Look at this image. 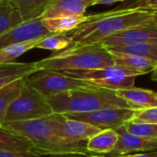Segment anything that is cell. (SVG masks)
Returning a JSON list of instances; mask_svg holds the SVG:
<instances>
[{
    "mask_svg": "<svg viewBox=\"0 0 157 157\" xmlns=\"http://www.w3.org/2000/svg\"><path fill=\"white\" fill-rule=\"evenodd\" d=\"M17 9L7 0H0V34L21 24Z\"/></svg>",
    "mask_w": 157,
    "mask_h": 157,
    "instance_id": "7402d4cb",
    "label": "cell"
},
{
    "mask_svg": "<svg viewBox=\"0 0 157 157\" xmlns=\"http://www.w3.org/2000/svg\"><path fill=\"white\" fill-rule=\"evenodd\" d=\"M86 16H61L55 17L43 18L41 20L42 26L51 33H67L75 30L80 24H82Z\"/></svg>",
    "mask_w": 157,
    "mask_h": 157,
    "instance_id": "ac0fdd59",
    "label": "cell"
},
{
    "mask_svg": "<svg viewBox=\"0 0 157 157\" xmlns=\"http://www.w3.org/2000/svg\"><path fill=\"white\" fill-rule=\"evenodd\" d=\"M135 110L136 109L112 108L86 113H63V115L68 119L88 123L101 131H115L119 127L131 121L134 115Z\"/></svg>",
    "mask_w": 157,
    "mask_h": 157,
    "instance_id": "52a82bcc",
    "label": "cell"
},
{
    "mask_svg": "<svg viewBox=\"0 0 157 157\" xmlns=\"http://www.w3.org/2000/svg\"><path fill=\"white\" fill-rule=\"evenodd\" d=\"M26 77L18 78L0 88V125L4 122V118L9 105L19 95Z\"/></svg>",
    "mask_w": 157,
    "mask_h": 157,
    "instance_id": "ffe728a7",
    "label": "cell"
},
{
    "mask_svg": "<svg viewBox=\"0 0 157 157\" xmlns=\"http://www.w3.org/2000/svg\"><path fill=\"white\" fill-rule=\"evenodd\" d=\"M126 131L143 138H157V124L137 123L129 121L124 124Z\"/></svg>",
    "mask_w": 157,
    "mask_h": 157,
    "instance_id": "4316f807",
    "label": "cell"
},
{
    "mask_svg": "<svg viewBox=\"0 0 157 157\" xmlns=\"http://www.w3.org/2000/svg\"><path fill=\"white\" fill-rule=\"evenodd\" d=\"M125 0H92V6L95 5H112L117 2H122Z\"/></svg>",
    "mask_w": 157,
    "mask_h": 157,
    "instance_id": "1f68e13d",
    "label": "cell"
},
{
    "mask_svg": "<svg viewBox=\"0 0 157 157\" xmlns=\"http://www.w3.org/2000/svg\"><path fill=\"white\" fill-rule=\"evenodd\" d=\"M68 157H109L105 155H69Z\"/></svg>",
    "mask_w": 157,
    "mask_h": 157,
    "instance_id": "d6a6232c",
    "label": "cell"
},
{
    "mask_svg": "<svg viewBox=\"0 0 157 157\" xmlns=\"http://www.w3.org/2000/svg\"><path fill=\"white\" fill-rule=\"evenodd\" d=\"M29 76V75H28ZM21 77H26L25 75H0V88L18 79Z\"/></svg>",
    "mask_w": 157,
    "mask_h": 157,
    "instance_id": "f546056e",
    "label": "cell"
},
{
    "mask_svg": "<svg viewBox=\"0 0 157 157\" xmlns=\"http://www.w3.org/2000/svg\"><path fill=\"white\" fill-rule=\"evenodd\" d=\"M153 23H157V9L129 5L86 16L70 36L74 44L94 43L121 30Z\"/></svg>",
    "mask_w": 157,
    "mask_h": 157,
    "instance_id": "6da1fadb",
    "label": "cell"
},
{
    "mask_svg": "<svg viewBox=\"0 0 157 157\" xmlns=\"http://www.w3.org/2000/svg\"><path fill=\"white\" fill-rule=\"evenodd\" d=\"M18 11L22 21L40 18L49 0H8Z\"/></svg>",
    "mask_w": 157,
    "mask_h": 157,
    "instance_id": "d6986e66",
    "label": "cell"
},
{
    "mask_svg": "<svg viewBox=\"0 0 157 157\" xmlns=\"http://www.w3.org/2000/svg\"><path fill=\"white\" fill-rule=\"evenodd\" d=\"M0 151L37 154L26 137L2 125H0Z\"/></svg>",
    "mask_w": 157,
    "mask_h": 157,
    "instance_id": "9a60e30c",
    "label": "cell"
},
{
    "mask_svg": "<svg viewBox=\"0 0 157 157\" xmlns=\"http://www.w3.org/2000/svg\"><path fill=\"white\" fill-rule=\"evenodd\" d=\"M131 121L137 123L157 124V107L136 109Z\"/></svg>",
    "mask_w": 157,
    "mask_h": 157,
    "instance_id": "83f0119b",
    "label": "cell"
},
{
    "mask_svg": "<svg viewBox=\"0 0 157 157\" xmlns=\"http://www.w3.org/2000/svg\"><path fill=\"white\" fill-rule=\"evenodd\" d=\"M112 56L115 64L124 66L131 70L145 75L151 72H155L157 66L156 60H153L146 57H142L138 55L127 54L114 51H109Z\"/></svg>",
    "mask_w": 157,
    "mask_h": 157,
    "instance_id": "5bb4252c",
    "label": "cell"
},
{
    "mask_svg": "<svg viewBox=\"0 0 157 157\" xmlns=\"http://www.w3.org/2000/svg\"><path fill=\"white\" fill-rule=\"evenodd\" d=\"M52 113L46 98L25 82L19 95L9 105L3 123L41 119Z\"/></svg>",
    "mask_w": 157,
    "mask_h": 157,
    "instance_id": "5b68a950",
    "label": "cell"
},
{
    "mask_svg": "<svg viewBox=\"0 0 157 157\" xmlns=\"http://www.w3.org/2000/svg\"><path fill=\"white\" fill-rule=\"evenodd\" d=\"M114 64L110 52L99 42L73 44L63 51L52 52L50 56L35 62L38 72L91 70Z\"/></svg>",
    "mask_w": 157,
    "mask_h": 157,
    "instance_id": "3957f363",
    "label": "cell"
},
{
    "mask_svg": "<svg viewBox=\"0 0 157 157\" xmlns=\"http://www.w3.org/2000/svg\"><path fill=\"white\" fill-rule=\"evenodd\" d=\"M118 134L113 130L101 131L86 142V150L98 155H109L115 148Z\"/></svg>",
    "mask_w": 157,
    "mask_h": 157,
    "instance_id": "e0dca14e",
    "label": "cell"
},
{
    "mask_svg": "<svg viewBox=\"0 0 157 157\" xmlns=\"http://www.w3.org/2000/svg\"><path fill=\"white\" fill-rule=\"evenodd\" d=\"M137 76H117L107 79H100L89 82L98 87L109 89V90H121L130 88L134 86V82Z\"/></svg>",
    "mask_w": 157,
    "mask_h": 157,
    "instance_id": "d4e9b609",
    "label": "cell"
},
{
    "mask_svg": "<svg viewBox=\"0 0 157 157\" xmlns=\"http://www.w3.org/2000/svg\"><path fill=\"white\" fill-rule=\"evenodd\" d=\"M0 157H41L34 153H20V152H5L0 151Z\"/></svg>",
    "mask_w": 157,
    "mask_h": 157,
    "instance_id": "f1b7e54d",
    "label": "cell"
},
{
    "mask_svg": "<svg viewBox=\"0 0 157 157\" xmlns=\"http://www.w3.org/2000/svg\"><path fill=\"white\" fill-rule=\"evenodd\" d=\"M38 40L39 39L24 41L20 43H15L0 49V64H6V63H13L17 57L21 56L25 52L32 49H35Z\"/></svg>",
    "mask_w": 157,
    "mask_h": 157,
    "instance_id": "603a6c76",
    "label": "cell"
},
{
    "mask_svg": "<svg viewBox=\"0 0 157 157\" xmlns=\"http://www.w3.org/2000/svg\"><path fill=\"white\" fill-rule=\"evenodd\" d=\"M92 0H49L40 19L61 16L84 15Z\"/></svg>",
    "mask_w": 157,
    "mask_h": 157,
    "instance_id": "4fadbf2b",
    "label": "cell"
},
{
    "mask_svg": "<svg viewBox=\"0 0 157 157\" xmlns=\"http://www.w3.org/2000/svg\"><path fill=\"white\" fill-rule=\"evenodd\" d=\"M49 117V116H48ZM48 117L25 121L3 123L2 126L26 137L40 155H90L86 143L63 139L53 130Z\"/></svg>",
    "mask_w": 157,
    "mask_h": 157,
    "instance_id": "7a4b0ae2",
    "label": "cell"
},
{
    "mask_svg": "<svg viewBox=\"0 0 157 157\" xmlns=\"http://www.w3.org/2000/svg\"><path fill=\"white\" fill-rule=\"evenodd\" d=\"M50 34L40 18L25 21L0 34V49L15 43L38 40Z\"/></svg>",
    "mask_w": 157,
    "mask_h": 157,
    "instance_id": "30bf717a",
    "label": "cell"
},
{
    "mask_svg": "<svg viewBox=\"0 0 157 157\" xmlns=\"http://www.w3.org/2000/svg\"><path fill=\"white\" fill-rule=\"evenodd\" d=\"M62 74L81 80H85L87 82H92L95 80L107 79L110 77L117 76H139L143 75L141 73L131 70L121 65L114 64L111 66L98 68V69H91V70H65V71H58Z\"/></svg>",
    "mask_w": 157,
    "mask_h": 157,
    "instance_id": "7c38bea8",
    "label": "cell"
},
{
    "mask_svg": "<svg viewBox=\"0 0 157 157\" xmlns=\"http://www.w3.org/2000/svg\"><path fill=\"white\" fill-rule=\"evenodd\" d=\"M116 94L118 97L133 105L137 109L157 107L156 93L149 89L132 86L117 90Z\"/></svg>",
    "mask_w": 157,
    "mask_h": 157,
    "instance_id": "2e32d148",
    "label": "cell"
},
{
    "mask_svg": "<svg viewBox=\"0 0 157 157\" xmlns=\"http://www.w3.org/2000/svg\"><path fill=\"white\" fill-rule=\"evenodd\" d=\"M118 134V142L114 150L105 156H118L132 153H144L155 151L157 138H143L128 132L124 125L115 130Z\"/></svg>",
    "mask_w": 157,
    "mask_h": 157,
    "instance_id": "8fae6325",
    "label": "cell"
},
{
    "mask_svg": "<svg viewBox=\"0 0 157 157\" xmlns=\"http://www.w3.org/2000/svg\"><path fill=\"white\" fill-rule=\"evenodd\" d=\"M54 132L63 139L75 143H86L94 135L101 132L88 123L71 120L61 113H52L49 117Z\"/></svg>",
    "mask_w": 157,
    "mask_h": 157,
    "instance_id": "ba28073f",
    "label": "cell"
},
{
    "mask_svg": "<svg viewBox=\"0 0 157 157\" xmlns=\"http://www.w3.org/2000/svg\"><path fill=\"white\" fill-rule=\"evenodd\" d=\"M98 42L106 48L138 43L157 42V23L130 28L105 37Z\"/></svg>",
    "mask_w": 157,
    "mask_h": 157,
    "instance_id": "9c48e42d",
    "label": "cell"
},
{
    "mask_svg": "<svg viewBox=\"0 0 157 157\" xmlns=\"http://www.w3.org/2000/svg\"><path fill=\"white\" fill-rule=\"evenodd\" d=\"M34 63H17L13 62L6 64H0V75H30L37 73Z\"/></svg>",
    "mask_w": 157,
    "mask_h": 157,
    "instance_id": "484cf974",
    "label": "cell"
},
{
    "mask_svg": "<svg viewBox=\"0 0 157 157\" xmlns=\"http://www.w3.org/2000/svg\"><path fill=\"white\" fill-rule=\"evenodd\" d=\"M7 1H8V0H7Z\"/></svg>",
    "mask_w": 157,
    "mask_h": 157,
    "instance_id": "836d02e7",
    "label": "cell"
},
{
    "mask_svg": "<svg viewBox=\"0 0 157 157\" xmlns=\"http://www.w3.org/2000/svg\"><path fill=\"white\" fill-rule=\"evenodd\" d=\"M74 44L73 39L67 33H54L39 39L35 48L52 51L53 52L63 51Z\"/></svg>",
    "mask_w": 157,
    "mask_h": 157,
    "instance_id": "44dd1931",
    "label": "cell"
},
{
    "mask_svg": "<svg viewBox=\"0 0 157 157\" xmlns=\"http://www.w3.org/2000/svg\"><path fill=\"white\" fill-rule=\"evenodd\" d=\"M109 157H157L156 151L147 152V153H135L133 155H118V156H109Z\"/></svg>",
    "mask_w": 157,
    "mask_h": 157,
    "instance_id": "4dcf8cb0",
    "label": "cell"
},
{
    "mask_svg": "<svg viewBox=\"0 0 157 157\" xmlns=\"http://www.w3.org/2000/svg\"><path fill=\"white\" fill-rule=\"evenodd\" d=\"M53 113H86L103 109L122 108L137 109L117 96L116 91L97 86L79 88L46 98Z\"/></svg>",
    "mask_w": 157,
    "mask_h": 157,
    "instance_id": "277c9868",
    "label": "cell"
},
{
    "mask_svg": "<svg viewBox=\"0 0 157 157\" xmlns=\"http://www.w3.org/2000/svg\"><path fill=\"white\" fill-rule=\"evenodd\" d=\"M109 51L119 52L127 54L138 55L142 57L150 58L157 61V42H147V43H138L125 46H118L112 48H107Z\"/></svg>",
    "mask_w": 157,
    "mask_h": 157,
    "instance_id": "cb8c5ba5",
    "label": "cell"
},
{
    "mask_svg": "<svg viewBox=\"0 0 157 157\" xmlns=\"http://www.w3.org/2000/svg\"><path fill=\"white\" fill-rule=\"evenodd\" d=\"M25 82L45 98L75 89L95 86L87 81L67 76L58 71L37 72L27 76Z\"/></svg>",
    "mask_w": 157,
    "mask_h": 157,
    "instance_id": "8992f818",
    "label": "cell"
}]
</instances>
